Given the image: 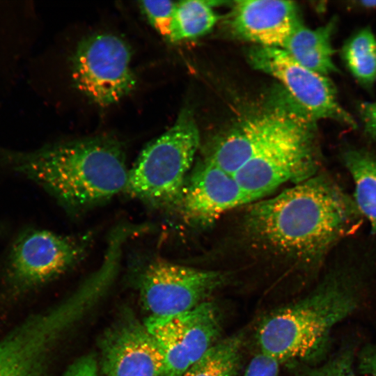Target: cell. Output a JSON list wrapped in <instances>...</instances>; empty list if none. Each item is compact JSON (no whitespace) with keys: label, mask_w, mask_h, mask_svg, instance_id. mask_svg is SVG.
<instances>
[{"label":"cell","mask_w":376,"mask_h":376,"mask_svg":"<svg viewBox=\"0 0 376 376\" xmlns=\"http://www.w3.org/2000/svg\"><path fill=\"white\" fill-rule=\"evenodd\" d=\"M361 217L354 200L331 178L318 175L255 203L243 228L265 249L311 264L350 234Z\"/></svg>","instance_id":"cell-1"},{"label":"cell","mask_w":376,"mask_h":376,"mask_svg":"<svg viewBox=\"0 0 376 376\" xmlns=\"http://www.w3.org/2000/svg\"><path fill=\"white\" fill-rule=\"evenodd\" d=\"M13 167L73 213L124 192L129 171L124 146L108 135L52 145L20 157Z\"/></svg>","instance_id":"cell-2"},{"label":"cell","mask_w":376,"mask_h":376,"mask_svg":"<svg viewBox=\"0 0 376 376\" xmlns=\"http://www.w3.org/2000/svg\"><path fill=\"white\" fill-rule=\"evenodd\" d=\"M359 303V292L348 279H327L303 299L263 320L258 331L260 352L279 363L315 357L326 347L332 329Z\"/></svg>","instance_id":"cell-3"},{"label":"cell","mask_w":376,"mask_h":376,"mask_svg":"<svg viewBox=\"0 0 376 376\" xmlns=\"http://www.w3.org/2000/svg\"><path fill=\"white\" fill-rule=\"evenodd\" d=\"M199 143L192 112L184 109L168 130L143 148L129 169L124 192L154 207H175Z\"/></svg>","instance_id":"cell-4"},{"label":"cell","mask_w":376,"mask_h":376,"mask_svg":"<svg viewBox=\"0 0 376 376\" xmlns=\"http://www.w3.org/2000/svg\"><path fill=\"white\" fill-rule=\"evenodd\" d=\"M315 123L290 108L279 130L233 175L253 201L285 182L315 175L320 155Z\"/></svg>","instance_id":"cell-5"},{"label":"cell","mask_w":376,"mask_h":376,"mask_svg":"<svg viewBox=\"0 0 376 376\" xmlns=\"http://www.w3.org/2000/svg\"><path fill=\"white\" fill-rule=\"evenodd\" d=\"M93 308L91 297L75 290L54 307L27 320L0 340V376H47L54 345Z\"/></svg>","instance_id":"cell-6"},{"label":"cell","mask_w":376,"mask_h":376,"mask_svg":"<svg viewBox=\"0 0 376 376\" xmlns=\"http://www.w3.org/2000/svg\"><path fill=\"white\" fill-rule=\"evenodd\" d=\"M93 240L91 233L24 230L15 238L6 260V279L13 288L24 290L56 279L85 258Z\"/></svg>","instance_id":"cell-7"},{"label":"cell","mask_w":376,"mask_h":376,"mask_svg":"<svg viewBox=\"0 0 376 376\" xmlns=\"http://www.w3.org/2000/svg\"><path fill=\"white\" fill-rule=\"evenodd\" d=\"M130 61V49L122 38L111 33L91 35L81 40L73 55V83L95 103L114 104L136 86Z\"/></svg>","instance_id":"cell-8"},{"label":"cell","mask_w":376,"mask_h":376,"mask_svg":"<svg viewBox=\"0 0 376 376\" xmlns=\"http://www.w3.org/2000/svg\"><path fill=\"white\" fill-rule=\"evenodd\" d=\"M225 281V275L220 272L155 258L143 266L138 283L141 300L148 317L169 318L206 301Z\"/></svg>","instance_id":"cell-9"},{"label":"cell","mask_w":376,"mask_h":376,"mask_svg":"<svg viewBox=\"0 0 376 376\" xmlns=\"http://www.w3.org/2000/svg\"><path fill=\"white\" fill-rule=\"evenodd\" d=\"M251 65L278 79L286 88L295 107L316 121L330 119L349 127L356 123L338 101L334 84L325 75L297 62L283 49L256 45L248 53Z\"/></svg>","instance_id":"cell-10"},{"label":"cell","mask_w":376,"mask_h":376,"mask_svg":"<svg viewBox=\"0 0 376 376\" xmlns=\"http://www.w3.org/2000/svg\"><path fill=\"white\" fill-rule=\"evenodd\" d=\"M252 202L233 175L207 158L187 178L175 207L187 223L205 226Z\"/></svg>","instance_id":"cell-11"},{"label":"cell","mask_w":376,"mask_h":376,"mask_svg":"<svg viewBox=\"0 0 376 376\" xmlns=\"http://www.w3.org/2000/svg\"><path fill=\"white\" fill-rule=\"evenodd\" d=\"M163 357L155 338L131 314L125 315L104 334L101 343L104 376H162Z\"/></svg>","instance_id":"cell-12"},{"label":"cell","mask_w":376,"mask_h":376,"mask_svg":"<svg viewBox=\"0 0 376 376\" xmlns=\"http://www.w3.org/2000/svg\"><path fill=\"white\" fill-rule=\"evenodd\" d=\"M230 18L233 31L241 38L281 49L301 21L294 1L276 0L235 1Z\"/></svg>","instance_id":"cell-13"},{"label":"cell","mask_w":376,"mask_h":376,"mask_svg":"<svg viewBox=\"0 0 376 376\" xmlns=\"http://www.w3.org/2000/svg\"><path fill=\"white\" fill-rule=\"evenodd\" d=\"M288 110L276 108L248 119L221 139L207 158L234 175L279 130Z\"/></svg>","instance_id":"cell-14"},{"label":"cell","mask_w":376,"mask_h":376,"mask_svg":"<svg viewBox=\"0 0 376 376\" xmlns=\"http://www.w3.org/2000/svg\"><path fill=\"white\" fill-rule=\"evenodd\" d=\"M336 22L315 29L306 27L300 21L285 42L283 49L303 66L323 75L337 72L333 61L335 49L331 35Z\"/></svg>","instance_id":"cell-15"},{"label":"cell","mask_w":376,"mask_h":376,"mask_svg":"<svg viewBox=\"0 0 376 376\" xmlns=\"http://www.w3.org/2000/svg\"><path fill=\"white\" fill-rule=\"evenodd\" d=\"M175 318L182 343L192 364L214 345L219 336V313L213 304L204 301Z\"/></svg>","instance_id":"cell-16"},{"label":"cell","mask_w":376,"mask_h":376,"mask_svg":"<svg viewBox=\"0 0 376 376\" xmlns=\"http://www.w3.org/2000/svg\"><path fill=\"white\" fill-rule=\"evenodd\" d=\"M343 159L354 183L355 205L376 233V156L365 150H349Z\"/></svg>","instance_id":"cell-17"},{"label":"cell","mask_w":376,"mask_h":376,"mask_svg":"<svg viewBox=\"0 0 376 376\" xmlns=\"http://www.w3.org/2000/svg\"><path fill=\"white\" fill-rule=\"evenodd\" d=\"M144 324L155 338L163 357L162 376H183L191 365L181 340L175 317H148Z\"/></svg>","instance_id":"cell-18"},{"label":"cell","mask_w":376,"mask_h":376,"mask_svg":"<svg viewBox=\"0 0 376 376\" xmlns=\"http://www.w3.org/2000/svg\"><path fill=\"white\" fill-rule=\"evenodd\" d=\"M218 1H182L176 2L169 41L196 38L209 32L217 21L212 7Z\"/></svg>","instance_id":"cell-19"},{"label":"cell","mask_w":376,"mask_h":376,"mask_svg":"<svg viewBox=\"0 0 376 376\" xmlns=\"http://www.w3.org/2000/svg\"><path fill=\"white\" fill-rule=\"evenodd\" d=\"M241 338L233 336L214 344L183 376H235L240 360Z\"/></svg>","instance_id":"cell-20"},{"label":"cell","mask_w":376,"mask_h":376,"mask_svg":"<svg viewBox=\"0 0 376 376\" xmlns=\"http://www.w3.org/2000/svg\"><path fill=\"white\" fill-rule=\"evenodd\" d=\"M343 56L356 78L365 84L373 81L376 77V41L370 29L359 31L348 40Z\"/></svg>","instance_id":"cell-21"},{"label":"cell","mask_w":376,"mask_h":376,"mask_svg":"<svg viewBox=\"0 0 376 376\" xmlns=\"http://www.w3.org/2000/svg\"><path fill=\"white\" fill-rule=\"evenodd\" d=\"M176 2L143 1L139 6L151 26L164 38L169 40Z\"/></svg>","instance_id":"cell-22"},{"label":"cell","mask_w":376,"mask_h":376,"mask_svg":"<svg viewBox=\"0 0 376 376\" xmlns=\"http://www.w3.org/2000/svg\"><path fill=\"white\" fill-rule=\"evenodd\" d=\"M308 376H358L354 366L352 351H342Z\"/></svg>","instance_id":"cell-23"},{"label":"cell","mask_w":376,"mask_h":376,"mask_svg":"<svg viewBox=\"0 0 376 376\" xmlns=\"http://www.w3.org/2000/svg\"><path fill=\"white\" fill-rule=\"evenodd\" d=\"M244 376H279V362L260 352L251 360Z\"/></svg>","instance_id":"cell-24"},{"label":"cell","mask_w":376,"mask_h":376,"mask_svg":"<svg viewBox=\"0 0 376 376\" xmlns=\"http://www.w3.org/2000/svg\"><path fill=\"white\" fill-rule=\"evenodd\" d=\"M359 368L362 373L376 376V345L366 346L359 357Z\"/></svg>","instance_id":"cell-25"},{"label":"cell","mask_w":376,"mask_h":376,"mask_svg":"<svg viewBox=\"0 0 376 376\" xmlns=\"http://www.w3.org/2000/svg\"><path fill=\"white\" fill-rule=\"evenodd\" d=\"M360 114L366 132L376 139V102L362 103Z\"/></svg>","instance_id":"cell-26"},{"label":"cell","mask_w":376,"mask_h":376,"mask_svg":"<svg viewBox=\"0 0 376 376\" xmlns=\"http://www.w3.org/2000/svg\"><path fill=\"white\" fill-rule=\"evenodd\" d=\"M361 3L364 7L376 8V0L362 1Z\"/></svg>","instance_id":"cell-27"}]
</instances>
